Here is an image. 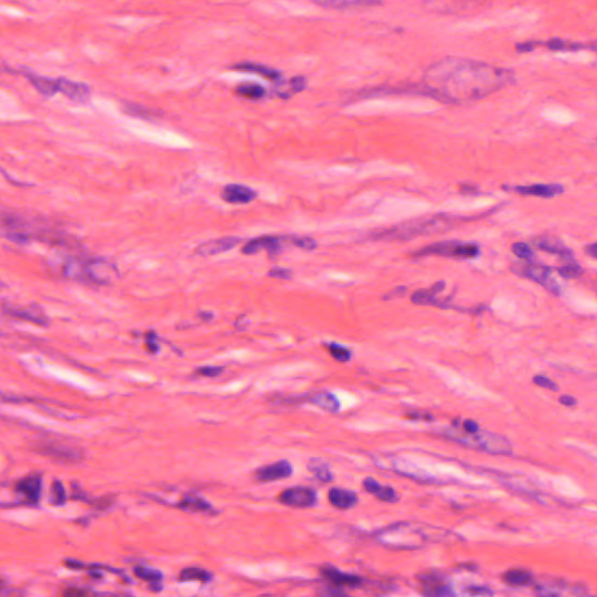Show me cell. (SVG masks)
Here are the masks:
<instances>
[{
    "instance_id": "6da1fadb",
    "label": "cell",
    "mask_w": 597,
    "mask_h": 597,
    "mask_svg": "<svg viewBox=\"0 0 597 597\" xmlns=\"http://www.w3.org/2000/svg\"><path fill=\"white\" fill-rule=\"evenodd\" d=\"M515 82V73L476 60L448 56L425 71L422 86L437 101L465 104L488 97Z\"/></svg>"
},
{
    "instance_id": "7a4b0ae2",
    "label": "cell",
    "mask_w": 597,
    "mask_h": 597,
    "mask_svg": "<svg viewBox=\"0 0 597 597\" xmlns=\"http://www.w3.org/2000/svg\"><path fill=\"white\" fill-rule=\"evenodd\" d=\"M437 433L441 437L456 442L459 445L465 446L468 448L476 449L484 453L491 455H511L512 445L507 437L500 434L491 433L480 430L477 433H467L460 427L450 426L442 427L437 430Z\"/></svg>"
},
{
    "instance_id": "3957f363",
    "label": "cell",
    "mask_w": 597,
    "mask_h": 597,
    "mask_svg": "<svg viewBox=\"0 0 597 597\" xmlns=\"http://www.w3.org/2000/svg\"><path fill=\"white\" fill-rule=\"evenodd\" d=\"M460 221L461 219L448 215H437L428 219H415L387 230L379 231L374 234V239H384V241H400V239L405 241L424 234H439L449 230Z\"/></svg>"
},
{
    "instance_id": "277c9868",
    "label": "cell",
    "mask_w": 597,
    "mask_h": 597,
    "mask_svg": "<svg viewBox=\"0 0 597 597\" xmlns=\"http://www.w3.org/2000/svg\"><path fill=\"white\" fill-rule=\"evenodd\" d=\"M64 272L66 277L73 278L75 280L94 282L99 285L110 284L118 276L116 266L106 259H71L66 263Z\"/></svg>"
},
{
    "instance_id": "5b68a950",
    "label": "cell",
    "mask_w": 597,
    "mask_h": 597,
    "mask_svg": "<svg viewBox=\"0 0 597 597\" xmlns=\"http://www.w3.org/2000/svg\"><path fill=\"white\" fill-rule=\"evenodd\" d=\"M379 541L387 546L398 548H417L426 540V535L420 528L410 523L394 524L377 533Z\"/></svg>"
},
{
    "instance_id": "8992f818",
    "label": "cell",
    "mask_w": 597,
    "mask_h": 597,
    "mask_svg": "<svg viewBox=\"0 0 597 597\" xmlns=\"http://www.w3.org/2000/svg\"><path fill=\"white\" fill-rule=\"evenodd\" d=\"M480 246L475 243L459 242V241H448L439 242L424 246L420 250L414 252V257H439L459 258V259H472L480 254Z\"/></svg>"
},
{
    "instance_id": "52a82bcc",
    "label": "cell",
    "mask_w": 597,
    "mask_h": 597,
    "mask_svg": "<svg viewBox=\"0 0 597 597\" xmlns=\"http://www.w3.org/2000/svg\"><path fill=\"white\" fill-rule=\"evenodd\" d=\"M512 269L515 273L520 274V277L527 278L543 285L548 292L555 295H559L561 292L558 282L550 278V269L548 266L538 263H527L523 265H515Z\"/></svg>"
},
{
    "instance_id": "ba28073f",
    "label": "cell",
    "mask_w": 597,
    "mask_h": 597,
    "mask_svg": "<svg viewBox=\"0 0 597 597\" xmlns=\"http://www.w3.org/2000/svg\"><path fill=\"white\" fill-rule=\"evenodd\" d=\"M418 581L420 583V592L425 596L443 597L456 595L453 587L446 580L445 576L437 572L419 575Z\"/></svg>"
},
{
    "instance_id": "9c48e42d",
    "label": "cell",
    "mask_w": 597,
    "mask_h": 597,
    "mask_svg": "<svg viewBox=\"0 0 597 597\" xmlns=\"http://www.w3.org/2000/svg\"><path fill=\"white\" fill-rule=\"evenodd\" d=\"M278 500L281 504L292 508H312L317 503V492L312 488L294 487L281 492Z\"/></svg>"
},
{
    "instance_id": "30bf717a",
    "label": "cell",
    "mask_w": 597,
    "mask_h": 597,
    "mask_svg": "<svg viewBox=\"0 0 597 597\" xmlns=\"http://www.w3.org/2000/svg\"><path fill=\"white\" fill-rule=\"evenodd\" d=\"M321 575L324 581L328 582V585L339 588V589H357L364 585V578L355 574L345 573L342 570H337L335 567H322L320 570Z\"/></svg>"
},
{
    "instance_id": "8fae6325",
    "label": "cell",
    "mask_w": 597,
    "mask_h": 597,
    "mask_svg": "<svg viewBox=\"0 0 597 597\" xmlns=\"http://www.w3.org/2000/svg\"><path fill=\"white\" fill-rule=\"evenodd\" d=\"M39 453L61 463H76L82 459V453L78 449L60 442H46L40 445Z\"/></svg>"
},
{
    "instance_id": "7c38bea8",
    "label": "cell",
    "mask_w": 597,
    "mask_h": 597,
    "mask_svg": "<svg viewBox=\"0 0 597 597\" xmlns=\"http://www.w3.org/2000/svg\"><path fill=\"white\" fill-rule=\"evenodd\" d=\"M293 467L289 461L281 460L272 465H263L254 472V480L260 483H269L274 480H284L292 476Z\"/></svg>"
},
{
    "instance_id": "4fadbf2b",
    "label": "cell",
    "mask_w": 597,
    "mask_h": 597,
    "mask_svg": "<svg viewBox=\"0 0 597 597\" xmlns=\"http://www.w3.org/2000/svg\"><path fill=\"white\" fill-rule=\"evenodd\" d=\"M42 490V476L40 474H32L21 478L14 485V491L24 496L28 504H39Z\"/></svg>"
},
{
    "instance_id": "5bb4252c",
    "label": "cell",
    "mask_w": 597,
    "mask_h": 597,
    "mask_svg": "<svg viewBox=\"0 0 597 597\" xmlns=\"http://www.w3.org/2000/svg\"><path fill=\"white\" fill-rule=\"evenodd\" d=\"M260 251H267L269 256H277L281 251V239L277 236H262L251 239L243 247V254H256Z\"/></svg>"
},
{
    "instance_id": "9a60e30c",
    "label": "cell",
    "mask_w": 597,
    "mask_h": 597,
    "mask_svg": "<svg viewBox=\"0 0 597 597\" xmlns=\"http://www.w3.org/2000/svg\"><path fill=\"white\" fill-rule=\"evenodd\" d=\"M515 193H518L520 195L535 196V197H541V199H553L555 196L561 195L563 193V187L561 184H531V186H515V187L510 188Z\"/></svg>"
},
{
    "instance_id": "2e32d148",
    "label": "cell",
    "mask_w": 597,
    "mask_h": 597,
    "mask_svg": "<svg viewBox=\"0 0 597 597\" xmlns=\"http://www.w3.org/2000/svg\"><path fill=\"white\" fill-rule=\"evenodd\" d=\"M585 589V588L580 587L578 585H574L573 588H570L566 582L561 581V580H552L550 582L538 583V585H535V594L539 596H560V595H563L566 590H570V593L574 594V595H582V594H585V592H583Z\"/></svg>"
},
{
    "instance_id": "e0dca14e",
    "label": "cell",
    "mask_w": 597,
    "mask_h": 597,
    "mask_svg": "<svg viewBox=\"0 0 597 597\" xmlns=\"http://www.w3.org/2000/svg\"><path fill=\"white\" fill-rule=\"evenodd\" d=\"M257 197V193L243 184H228L222 191V199L228 204H250Z\"/></svg>"
},
{
    "instance_id": "ac0fdd59",
    "label": "cell",
    "mask_w": 597,
    "mask_h": 597,
    "mask_svg": "<svg viewBox=\"0 0 597 597\" xmlns=\"http://www.w3.org/2000/svg\"><path fill=\"white\" fill-rule=\"evenodd\" d=\"M241 239L239 237H224V239H211L208 242L201 244L196 250V254L199 256H214V254H222L234 249V246L239 245Z\"/></svg>"
},
{
    "instance_id": "d6986e66",
    "label": "cell",
    "mask_w": 597,
    "mask_h": 597,
    "mask_svg": "<svg viewBox=\"0 0 597 597\" xmlns=\"http://www.w3.org/2000/svg\"><path fill=\"white\" fill-rule=\"evenodd\" d=\"M363 488L365 491L372 494L380 502L394 504L397 503L399 500L398 494L392 487H390V485H382V484L379 483L372 477H367L363 480Z\"/></svg>"
},
{
    "instance_id": "ffe728a7",
    "label": "cell",
    "mask_w": 597,
    "mask_h": 597,
    "mask_svg": "<svg viewBox=\"0 0 597 597\" xmlns=\"http://www.w3.org/2000/svg\"><path fill=\"white\" fill-rule=\"evenodd\" d=\"M328 500L332 507L340 510L355 508L359 498L356 492L347 489L332 488L329 490Z\"/></svg>"
},
{
    "instance_id": "44dd1931",
    "label": "cell",
    "mask_w": 597,
    "mask_h": 597,
    "mask_svg": "<svg viewBox=\"0 0 597 597\" xmlns=\"http://www.w3.org/2000/svg\"><path fill=\"white\" fill-rule=\"evenodd\" d=\"M535 245L539 250L545 251L547 254H557L566 260L574 259L573 251L570 247L563 245L559 239L555 237H539L535 239Z\"/></svg>"
},
{
    "instance_id": "7402d4cb",
    "label": "cell",
    "mask_w": 597,
    "mask_h": 597,
    "mask_svg": "<svg viewBox=\"0 0 597 597\" xmlns=\"http://www.w3.org/2000/svg\"><path fill=\"white\" fill-rule=\"evenodd\" d=\"M312 404L314 406L319 407L321 410L329 412V413H337L341 409V402L335 394L332 392H315L306 397V402Z\"/></svg>"
},
{
    "instance_id": "603a6c76",
    "label": "cell",
    "mask_w": 597,
    "mask_h": 597,
    "mask_svg": "<svg viewBox=\"0 0 597 597\" xmlns=\"http://www.w3.org/2000/svg\"><path fill=\"white\" fill-rule=\"evenodd\" d=\"M59 91L75 102H86L90 96L89 86L86 84L73 82V81L64 80V78L59 80Z\"/></svg>"
},
{
    "instance_id": "cb8c5ba5",
    "label": "cell",
    "mask_w": 597,
    "mask_h": 597,
    "mask_svg": "<svg viewBox=\"0 0 597 597\" xmlns=\"http://www.w3.org/2000/svg\"><path fill=\"white\" fill-rule=\"evenodd\" d=\"M4 312L11 317H18L21 320L31 321L33 324L40 326H47L48 317L43 314L39 306L33 305L26 309L6 308L4 306Z\"/></svg>"
},
{
    "instance_id": "d4e9b609",
    "label": "cell",
    "mask_w": 597,
    "mask_h": 597,
    "mask_svg": "<svg viewBox=\"0 0 597 597\" xmlns=\"http://www.w3.org/2000/svg\"><path fill=\"white\" fill-rule=\"evenodd\" d=\"M176 507L184 511L204 512L207 515H215L216 512L215 509L212 508V505L209 502L199 496L194 495L184 496Z\"/></svg>"
},
{
    "instance_id": "484cf974",
    "label": "cell",
    "mask_w": 597,
    "mask_h": 597,
    "mask_svg": "<svg viewBox=\"0 0 597 597\" xmlns=\"http://www.w3.org/2000/svg\"><path fill=\"white\" fill-rule=\"evenodd\" d=\"M313 3L332 8H370L377 6L382 0H312Z\"/></svg>"
},
{
    "instance_id": "4316f807",
    "label": "cell",
    "mask_w": 597,
    "mask_h": 597,
    "mask_svg": "<svg viewBox=\"0 0 597 597\" xmlns=\"http://www.w3.org/2000/svg\"><path fill=\"white\" fill-rule=\"evenodd\" d=\"M445 282L439 281L437 284H434L430 289H420L412 294L411 301L414 305L418 306H433L434 301L437 299V293L442 292L445 289Z\"/></svg>"
},
{
    "instance_id": "83f0119b",
    "label": "cell",
    "mask_w": 597,
    "mask_h": 597,
    "mask_svg": "<svg viewBox=\"0 0 597 597\" xmlns=\"http://www.w3.org/2000/svg\"><path fill=\"white\" fill-rule=\"evenodd\" d=\"M133 573L137 578L144 580V581L149 582V589L152 592H160L161 581L164 578V575L160 570H153V568H146V567L137 566L134 567Z\"/></svg>"
},
{
    "instance_id": "f1b7e54d",
    "label": "cell",
    "mask_w": 597,
    "mask_h": 597,
    "mask_svg": "<svg viewBox=\"0 0 597 597\" xmlns=\"http://www.w3.org/2000/svg\"><path fill=\"white\" fill-rule=\"evenodd\" d=\"M307 469L317 480H320L322 483H332L335 478L329 465L320 459H312L309 461Z\"/></svg>"
},
{
    "instance_id": "f546056e",
    "label": "cell",
    "mask_w": 597,
    "mask_h": 597,
    "mask_svg": "<svg viewBox=\"0 0 597 597\" xmlns=\"http://www.w3.org/2000/svg\"><path fill=\"white\" fill-rule=\"evenodd\" d=\"M28 80L39 93L45 96H53L59 91V80L41 77L39 75H28Z\"/></svg>"
},
{
    "instance_id": "4dcf8cb0",
    "label": "cell",
    "mask_w": 597,
    "mask_h": 597,
    "mask_svg": "<svg viewBox=\"0 0 597 597\" xmlns=\"http://www.w3.org/2000/svg\"><path fill=\"white\" fill-rule=\"evenodd\" d=\"M546 47L550 51H581V49H592L597 51V43L594 45H583V43H574L561 39H552L545 43Z\"/></svg>"
},
{
    "instance_id": "1f68e13d",
    "label": "cell",
    "mask_w": 597,
    "mask_h": 597,
    "mask_svg": "<svg viewBox=\"0 0 597 597\" xmlns=\"http://www.w3.org/2000/svg\"><path fill=\"white\" fill-rule=\"evenodd\" d=\"M212 573L209 570H204V568H197V567H188L184 570H181L179 574V581H199L202 583H208L212 580Z\"/></svg>"
},
{
    "instance_id": "d6a6232c",
    "label": "cell",
    "mask_w": 597,
    "mask_h": 597,
    "mask_svg": "<svg viewBox=\"0 0 597 597\" xmlns=\"http://www.w3.org/2000/svg\"><path fill=\"white\" fill-rule=\"evenodd\" d=\"M234 69L256 73V74L264 76V77L269 78V80H272V81H279L281 78L280 73L273 69V68L262 66V64H256V63H241V64L234 66Z\"/></svg>"
},
{
    "instance_id": "836d02e7",
    "label": "cell",
    "mask_w": 597,
    "mask_h": 597,
    "mask_svg": "<svg viewBox=\"0 0 597 597\" xmlns=\"http://www.w3.org/2000/svg\"><path fill=\"white\" fill-rule=\"evenodd\" d=\"M503 581L512 587H524L531 585L533 576L528 570H510L503 575Z\"/></svg>"
},
{
    "instance_id": "e575fe53",
    "label": "cell",
    "mask_w": 597,
    "mask_h": 597,
    "mask_svg": "<svg viewBox=\"0 0 597 597\" xmlns=\"http://www.w3.org/2000/svg\"><path fill=\"white\" fill-rule=\"evenodd\" d=\"M306 88V78L302 76H297V77L289 80V82L286 84H280L279 89L277 90V94L279 97L289 98L292 95L297 94Z\"/></svg>"
},
{
    "instance_id": "d590c367",
    "label": "cell",
    "mask_w": 597,
    "mask_h": 597,
    "mask_svg": "<svg viewBox=\"0 0 597 597\" xmlns=\"http://www.w3.org/2000/svg\"><path fill=\"white\" fill-rule=\"evenodd\" d=\"M236 91L239 96L249 99H260L266 94L265 88L259 86L257 83H242L236 88Z\"/></svg>"
},
{
    "instance_id": "8d00e7d4",
    "label": "cell",
    "mask_w": 597,
    "mask_h": 597,
    "mask_svg": "<svg viewBox=\"0 0 597 597\" xmlns=\"http://www.w3.org/2000/svg\"><path fill=\"white\" fill-rule=\"evenodd\" d=\"M558 272L565 279H575V278L581 277L583 274V269L574 259H570V260H567L566 264L559 267Z\"/></svg>"
},
{
    "instance_id": "74e56055",
    "label": "cell",
    "mask_w": 597,
    "mask_h": 597,
    "mask_svg": "<svg viewBox=\"0 0 597 597\" xmlns=\"http://www.w3.org/2000/svg\"><path fill=\"white\" fill-rule=\"evenodd\" d=\"M327 348H328V352L330 355L332 356V358H335L337 362H341V363H347L349 362L352 357V352L349 348L344 347V345H341V344L337 343H329L327 344Z\"/></svg>"
},
{
    "instance_id": "f35d334b",
    "label": "cell",
    "mask_w": 597,
    "mask_h": 597,
    "mask_svg": "<svg viewBox=\"0 0 597 597\" xmlns=\"http://www.w3.org/2000/svg\"><path fill=\"white\" fill-rule=\"evenodd\" d=\"M66 490H64L62 482L59 480H53L51 488V497H49V502H51V505L62 507L63 504L66 503Z\"/></svg>"
},
{
    "instance_id": "ab89813d",
    "label": "cell",
    "mask_w": 597,
    "mask_h": 597,
    "mask_svg": "<svg viewBox=\"0 0 597 597\" xmlns=\"http://www.w3.org/2000/svg\"><path fill=\"white\" fill-rule=\"evenodd\" d=\"M512 252L517 257L526 259V260H531L532 258L535 257V252L532 250L531 246L526 244V243H515L512 245Z\"/></svg>"
},
{
    "instance_id": "60d3db41",
    "label": "cell",
    "mask_w": 597,
    "mask_h": 597,
    "mask_svg": "<svg viewBox=\"0 0 597 597\" xmlns=\"http://www.w3.org/2000/svg\"><path fill=\"white\" fill-rule=\"evenodd\" d=\"M286 239L302 250H314L317 245V242L310 237H289Z\"/></svg>"
},
{
    "instance_id": "b9f144b4",
    "label": "cell",
    "mask_w": 597,
    "mask_h": 597,
    "mask_svg": "<svg viewBox=\"0 0 597 597\" xmlns=\"http://www.w3.org/2000/svg\"><path fill=\"white\" fill-rule=\"evenodd\" d=\"M126 112L141 118H153L156 116V114L152 112L151 110L145 109L143 106H134V104H129L126 108Z\"/></svg>"
},
{
    "instance_id": "7bdbcfd3",
    "label": "cell",
    "mask_w": 597,
    "mask_h": 597,
    "mask_svg": "<svg viewBox=\"0 0 597 597\" xmlns=\"http://www.w3.org/2000/svg\"><path fill=\"white\" fill-rule=\"evenodd\" d=\"M533 382H535V385L544 387V389H548V390L552 391H559L558 384L553 382L552 379L547 378L546 376H535V377H533Z\"/></svg>"
},
{
    "instance_id": "ee69618b",
    "label": "cell",
    "mask_w": 597,
    "mask_h": 597,
    "mask_svg": "<svg viewBox=\"0 0 597 597\" xmlns=\"http://www.w3.org/2000/svg\"><path fill=\"white\" fill-rule=\"evenodd\" d=\"M465 593L469 594V595H474V596H490V595H494V592H492L490 588L488 587H484V585H469L465 588Z\"/></svg>"
},
{
    "instance_id": "f6af8a7d",
    "label": "cell",
    "mask_w": 597,
    "mask_h": 597,
    "mask_svg": "<svg viewBox=\"0 0 597 597\" xmlns=\"http://www.w3.org/2000/svg\"><path fill=\"white\" fill-rule=\"evenodd\" d=\"M224 370V367H201L196 370L197 375L204 376V377H217L222 374Z\"/></svg>"
},
{
    "instance_id": "bcb514c9",
    "label": "cell",
    "mask_w": 597,
    "mask_h": 597,
    "mask_svg": "<svg viewBox=\"0 0 597 597\" xmlns=\"http://www.w3.org/2000/svg\"><path fill=\"white\" fill-rule=\"evenodd\" d=\"M406 418L414 422H433L434 417L430 413L427 412H422V411H413L411 413L406 414Z\"/></svg>"
},
{
    "instance_id": "7dc6e473",
    "label": "cell",
    "mask_w": 597,
    "mask_h": 597,
    "mask_svg": "<svg viewBox=\"0 0 597 597\" xmlns=\"http://www.w3.org/2000/svg\"><path fill=\"white\" fill-rule=\"evenodd\" d=\"M156 340H158V336L154 334V332H149L147 335H146V345H147V350L149 352H152V354H156V352H159V345L156 343Z\"/></svg>"
},
{
    "instance_id": "c3c4849f",
    "label": "cell",
    "mask_w": 597,
    "mask_h": 597,
    "mask_svg": "<svg viewBox=\"0 0 597 597\" xmlns=\"http://www.w3.org/2000/svg\"><path fill=\"white\" fill-rule=\"evenodd\" d=\"M407 289L405 286H399L397 289H392L391 292L387 293V295L384 297V300H393L397 297H402L406 294Z\"/></svg>"
},
{
    "instance_id": "681fc988",
    "label": "cell",
    "mask_w": 597,
    "mask_h": 597,
    "mask_svg": "<svg viewBox=\"0 0 597 597\" xmlns=\"http://www.w3.org/2000/svg\"><path fill=\"white\" fill-rule=\"evenodd\" d=\"M269 276L271 278H279V279H291L292 272L289 269H278V267H276V269L269 271Z\"/></svg>"
},
{
    "instance_id": "f907efd6",
    "label": "cell",
    "mask_w": 597,
    "mask_h": 597,
    "mask_svg": "<svg viewBox=\"0 0 597 597\" xmlns=\"http://www.w3.org/2000/svg\"><path fill=\"white\" fill-rule=\"evenodd\" d=\"M90 594H91V592L82 589V588H68V589L63 592L64 596H86V595H90Z\"/></svg>"
},
{
    "instance_id": "816d5d0a",
    "label": "cell",
    "mask_w": 597,
    "mask_h": 597,
    "mask_svg": "<svg viewBox=\"0 0 597 597\" xmlns=\"http://www.w3.org/2000/svg\"><path fill=\"white\" fill-rule=\"evenodd\" d=\"M559 400L565 406H575L578 404V400L574 398V397H570V395H562Z\"/></svg>"
},
{
    "instance_id": "f5cc1de1",
    "label": "cell",
    "mask_w": 597,
    "mask_h": 597,
    "mask_svg": "<svg viewBox=\"0 0 597 597\" xmlns=\"http://www.w3.org/2000/svg\"><path fill=\"white\" fill-rule=\"evenodd\" d=\"M461 193L468 194V195H476L478 194V189L474 186H470V184H463V186H461Z\"/></svg>"
},
{
    "instance_id": "db71d44e",
    "label": "cell",
    "mask_w": 597,
    "mask_h": 597,
    "mask_svg": "<svg viewBox=\"0 0 597 597\" xmlns=\"http://www.w3.org/2000/svg\"><path fill=\"white\" fill-rule=\"evenodd\" d=\"M585 252L592 256V257L595 258V259H597V243H594V244L587 246L585 247Z\"/></svg>"
},
{
    "instance_id": "11a10c76",
    "label": "cell",
    "mask_w": 597,
    "mask_h": 597,
    "mask_svg": "<svg viewBox=\"0 0 597 597\" xmlns=\"http://www.w3.org/2000/svg\"><path fill=\"white\" fill-rule=\"evenodd\" d=\"M199 317H202L204 320H210L212 319V314H208V313H199Z\"/></svg>"
}]
</instances>
